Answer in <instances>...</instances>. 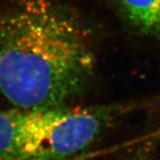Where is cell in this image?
Listing matches in <instances>:
<instances>
[{"label":"cell","mask_w":160,"mask_h":160,"mask_svg":"<svg viewBox=\"0 0 160 160\" xmlns=\"http://www.w3.org/2000/svg\"><path fill=\"white\" fill-rule=\"evenodd\" d=\"M94 64L84 25L50 0H20L0 23V92L18 109L68 106Z\"/></svg>","instance_id":"6da1fadb"},{"label":"cell","mask_w":160,"mask_h":160,"mask_svg":"<svg viewBox=\"0 0 160 160\" xmlns=\"http://www.w3.org/2000/svg\"><path fill=\"white\" fill-rule=\"evenodd\" d=\"M109 107L0 109V159L69 160L106 128Z\"/></svg>","instance_id":"7a4b0ae2"},{"label":"cell","mask_w":160,"mask_h":160,"mask_svg":"<svg viewBox=\"0 0 160 160\" xmlns=\"http://www.w3.org/2000/svg\"><path fill=\"white\" fill-rule=\"evenodd\" d=\"M121 18L138 34L160 41V0H113Z\"/></svg>","instance_id":"3957f363"},{"label":"cell","mask_w":160,"mask_h":160,"mask_svg":"<svg viewBox=\"0 0 160 160\" xmlns=\"http://www.w3.org/2000/svg\"><path fill=\"white\" fill-rule=\"evenodd\" d=\"M153 150V146L151 143H147L141 146L139 149H135L128 156L125 157L121 160H149L151 157V152Z\"/></svg>","instance_id":"277c9868"},{"label":"cell","mask_w":160,"mask_h":160,"mask_svg":"<svg viewBox=\"0 0 160 160\" xmlns=\"http://www.w3.org/2000/svg\"><path fill=\"white\" fill-rule=\"evenodd\" d=\"M0 160H5V159H0ZM69 160H71V159H69Z\"/></svg>","instance_id":"5b68a950"}]
</instances>
